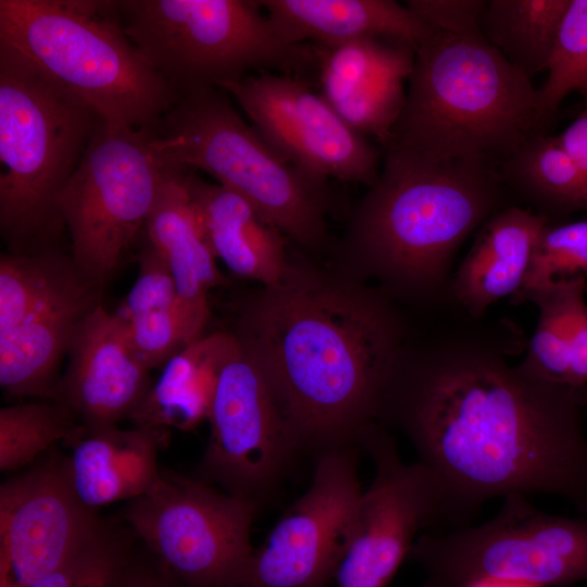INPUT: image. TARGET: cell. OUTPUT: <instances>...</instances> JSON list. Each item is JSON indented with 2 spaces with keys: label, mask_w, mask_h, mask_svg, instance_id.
Masks as SVG:
<instances>
[{
  "label": "cell",
  "mask_w": 587,
  "mask_h": 587,
  "mask_svg": "<svg viewBox=\"0 0 587 587\" xmlns=\"http://www.w3.org/2000/svg\"><path fill=\"white\" fill-rule=\"evenodd\" d=\"M587 387L511 365L496 342L452 333L405 355L376 423L403 434L467 522L492 498L550 495L587 516Z\"/></svg>",
  "instance_id": "cell-1"
},
{
  "label": "cell",
  "mask_w": 587,
  "mask_h": 587,
  "mask_svg": "<svg viewBox=\"0 0 587 587\" xmlns=\"http://www.w3.org/2000/svg\"><path fill=\"white\" fill-rule=\"evenodd\" d=\"M237 337L261 367L297 449L360 447L400 364L403 329L378 294L289 266L246 305Z\"/></svg>",
  "instance_id": "cell-2"
},
{
  "label": "cell",
  "mask_w": 587,
  "mask_h": 587,
  "mask_svg": "<svg viewBox=\"0 0 587 587\" xmlns=\"http://www.w3.org/2000/svg\"><path fill=\"white\" fill-rule=\"evenodd\" d=\"M376 180L351 220L346 246L396 287L436 294L450 285L466 237L505 205L496 165L383 149Z\"/></svg>",
  "instance_id": "cell-3"
},
{
  "label": "cell",
  "mask_w": 587,
  "mask_h": 587,
  "mask_svg": "<svg viewBox=\"0 0 587 587\" xmlns=\"http://www.w3.org/2000/svg\"><path fill=\"white\" fill-rule=\"evenodd\" d=\"M550 118L539 91L483 36L434 30L417 46L386 145L436 160L498 165Z\"/></svg>",
  "instance_id": "cell-4"
},
{
  "label": "cell",
  "mask_w": 587,
  "mask_h": 587,
  "mask_svg": "<svg viewBox=\"0 0 587 587\" xmlns=\"http://www.w3.org/2000/svg\"><path fill=\"white\" fill-rule=\"evenodd\" d=\"M0 42L111 124L153 127L179 99L125 35L113 1L0 0Z\"/></svg>",
  "instance_id": "cell-5"
},
{
  "label": "cell",
  "mask_w": 587,
  "mask_h": 587,
  "mask_svg": "<svg viewBox=\"0 0 587 587\" xmlns=\"http://www.w3.org/2000/svg\"><path fill=\"white\" fill-rule=\"evenodd\" d=\"M99 114L0 42V227L15 253L58 234V198Z\"/></svg>",
  "instance_id": "cell-6"
},
{
  "label": "cell",
  "mask_w": 587,
  "mask_h": 587,
  "mask_svg": "<svg viewBox=\"0 0 587 587\" xmlns=\"http://www.w3.org/2000/svg\"><path fill=\"white\" fill-rule=\"evenodd\" d=\"M152 142L165 165L211 175L297 243L314 249L326 242L328 183L276 152L224 90L182 96L152 127Z\"/></svg>",
  "instance_id": "cell-7"
},
{
  "label": "cell",
  "mask_w": 587,
  "mask_h": 587,
  "mask_svg": "<svg viewBox=\"0 0 587 587\" xmlns=\"http://www.w3.org/2000/svg\"><path fill=\"white\" fill-rule=\"evenodd\" d=\"M113 8L125 35L179 98L252 74L313 75V46L285 43L260 0H123Z\"/></svg>",
  "instance_id": "cell-8"
},
{
  "label": "cell",
  "mask_w": 587,
  "mask_h": 587,
  "mask_svg": "<svg viewBox=\"0 0 587 587\" xmlns=\"http://www.w3.org/2000/svg\"><path fill=\"white\" fill-rule=\"evenodd\" d=\"M165 165L152 127L99 118L84 154L58 198L72 261L91 287L105 282L145 229Z\"/></svg>",
  "instance_id": "cell-9"
},
{
  "label": "cell",
  "mask_w": 587,
  "mask_h": 587,
  "mask_svg": "<svg viewBox=\"0 0 587 587\" xmlns=\"http://www.w3.org/2000/svg\"><path fill=\"white\" fill-rule=\"evenodd\" d=\"M503 500L483 524L416 539L409 558L426 574L423 587H467L483 579L538 587L587 582V516L547 513L524 495Z\"/></svg>",
  "instance_id": "cell-10"
},
{
  "label": "cell",
  "mask_w": 587,
  "mask_h": 587,
  "mask_svg": "<svg viewBox=\"0 0 587 587\" xmlns=\"http://www.w3.org/2000/svg\"><path fill=\"white\" fill-rule=\"evenodd\" d=\"M260 504L197 477L161 470L124 517L180 587H232L253 554Z\"/></svg>",
  "instance_id": "cell-11"
},
{
  "label": "cell",
  "mask_w": 587,
  "mask_h": 587,
  "mask_svg": "<svg viewBox=\"0 0 587 587\" xmlns=\"http://www.w3.org/2000/svg\"><path fill=\"white\" fill-rule=\"evenodd\" d=\"M360 447L372 458L375 473L362 492L352 538L334 579L337 587H387L421 535L469 522L429 469L401 459L385 426L373 424Z\"/></svg>",
  "instance_id": "cell-12"
},
{
  "label": "cell",
  "mask_w": 587,
  "mask_h": 587,
  "mask_svg": "<svg viewBox=\"0 0 587 587\" xmlns=\"http://www.w3.org/2000/svg\"><path fill=\"white\" fill-rule=\"evenodd\" d=\"M208 420L195 477L261 504L299 451L261 367L234 334L222 333Z\"/></svg>",
  "instance_id": "cell-13"
},
{
  "label": "cell",
  "mask_w": 587,
  "mask_h": 587,
  "mask_svg": "<svg viewBox=\"0 0 587 587\" xmlns=\"http://www.w3.org/2000/svg\"><path fill=\"white\" fill-rule=\"evenodd\" d=\"M357 448L316 457L310 487L253 551L232 587H327L352 538L362 496Z\"/></svg>",
  "instance_id": "cell-14"
},
{
  "label": "cell",
  "mask_w": 587,
  "mask_h": 587,
  "mask_svg": "<svg viewBox=\"0 0 587 587\" xmlns=\"http://www.w3.org/2000/svg\"><path fill=\"white\" fill-rule=\"evenodd\" d=\"M221 89L276 152L314 178L367 187L376 180L380 150L342 121L310 79L259 73Z\"/></svg>",
  "instance_id": "cell-15"
},
{
  "label": "cell",
  "mask_w": 587,
  "mask_h": 587,
  "mask_svg": "<svg viewBox=\"0 0 587 587\" xmlns=\"http://www.w3.org/2000/svg\"><path fill=\"white\" fill-rule=\"evenodd\" d=\"M75 495L65 458L53 457L0 487V587H27L60 567L100 530Z\"/></svg>",
  "instance_id": "cell-16"
},
{
  "label": "cell",
  "mask_w": 587,
  "mask_h": 587,
  "mask_svg": "<svg viewBox=\"0 0 587 587\" xmlns=\"http://www.w3.org/2000/svg\"><path fill=\"white\" fill-rule=\"evenodd\" d=\"M66 373L55 398L85 428L116 425L132 417L151 386L125 327L102 305H93L79 321L71 339Z\"/></svg>",
  "instance_id": "cell-17"
},
{
  "label": "cell",
  "mask_w": 587,
  "mask_h": 587,
  "mask_svg": "<svg viewBox=\"0 0 587 587\" xmlns=\"http://www.w3.org/2000/svg\"><path fill=\"white\" fill-rule=\"evenodd\" d=\"M312 46L317 91L352 129L383 148L404 103L415 48L389 38Z\"/></svg>",
  "instance_id": "cell-18"
},
{
  "label": "cell",
  "mask_w": 587,
  "mask_h": 587,
  "mask_svg": "<svg viewBox=\"0 0 587 587\" xmlns=\"http://www.w3.org/2000/svg\"><path fill=\"white\" fill-rule=\"evenodd\" d=\"M145 232L174 280L190 345L202 337L209 291L222 284L223 277L185 188L183 168H166Z\"/></svg>",
  "instance_id": "cell-19"
},
{
  "label": "cell",
  "mask_w": 587,
  "mask_h": 587,
  "mask_svg": "<svg viewBox=\"0 0 587 587\" xmlns=\"http://www.w3.org/2000/svg\"><path fill=\"white\" fill-rule=\"evenodd\" d=\"M183 180L215 259L237 276L272 286L289 270L283 233L235 191L183 168Z\"/></svg>",
  "instance_id": "cell-20"
},
{
  "label": "cell",
  "mask_w": 587,
  "mask_h": 587,
  "mask_svg": "<svg viewBox=\"0 0 587 587\" xmlns=\"http://www.w3.org/2000/svg\"><path fill=\"white\" fill-rule=\"evenodd\" d=\"M167 429L108 425L85 428L65 457L71 486L83 504L95 510L120 500H134L157 482L158 452Z\"/></svg>",
  "instance_id": "cell-21"
},
{
  "label": "cell",
  "mask_w": 587,
  "mask_h": 587,
  "mask_svg": "<svg viewBox=\"0 0 587 587\" xmlns=\"http://www.w3.org/2000/svg\"><path fill=\"white\" fill-rule=\"evenodd\" d=\"M548 218L517 205L491 215L450 280L449 296L472 320L523 287L533 250Z\"/></svg>",
  "instance_id": "cell-22"
},
{
  "label": "cell",
  "mask_w": 587,
  "mask_h": 587,
  "mask_svg": "<svg viewBox=\"0 0 587 587\" xmlns=\"http://www.w3.org/2000/svg\"><path fill=\"white\" fill-rule=\"evenodd\" d=\"M287 45L334 46L389 38L415 49L433 32L407 4L394 0H260Z\"/></svg>",
  "instance_id": "cell-23"
},
{
  "label": "cell",
  "mask_w": 587,
  "mask_h": 587,
  "mask_svg": "<svg viewBox=\"0 0 587 587\" xmlns=\"http://www.w3.org/2000/svg\"><path fill=\"white\" fill-rule=\"evenodd\" d=\"M96 304L70 302L24 317L0 332V385L11 396H55L53 377L74 330Z\"/></svg>",
  "instance_id": "cell-24"
},
{
  "label": "cell",
  "mask_w": 587,
  "mask_h": 587,
  "mask_svg": "<svg viewBox=\"0 0 587 587\" xmlns=\"http://www.w3.org/2000/svg\"><path fill=\"white\" fill-rule=\"evenodd\" d=\"M221 340L202 336L173 355L132 415L135 426L188 430L208 419Z\"/></svg>",
  "instance_id": "cell-25"
},
{
  "label": "cell",
  "mask_w": 587,
  "mask_h": 587,
  "mask_svg": "<svg viewBox=\"0 0 587 587\" xmlns=\"http://www.w3.org/2000/svg\"><path fill=\"white\" fill-rule=\"evenodd\" d=\"M138 261L137 279L115 313L139 358L151 370L164 365L188 342L174 280L147 240Z\"/></svg>",
  "instance_id": "cell-26"
},
{
  "label": "cell",
  "mask_w": 587,
  "mask_h": 587,
  "mask_svg": "<svg viewBox=\"0 0 587 587\" xmlns=\"http://www.w3.org/2000/svg\"><path fill=\"white\" fill-rule=\"evenodd\" d=\"M497 171L508 189L548 218L587 210V180L557 136L535 135L505 157Z\"/></svg>",
  "instance_id": "cell-27"
},
{
  "label": "cell",
  "mask_w": 587,
  "mask_h": 587,
  "mask_svg": "<svg viewBox=\"0 0 587 587\" xmlns=\"http://www.w3.org/2000/svg\"><path fill=\"white\" fill-rule=\"evenodd\" d=\"M91 288L72 259L54 251L41 249L1 255L0 332L30 314L92 298Z\"/></svg>",
  "instance_id": "cell-28"
},
{
  "label": "cell",
  "mask_w": 587,
  "mask_h": 587,
  "mask_svg": "<svg viewBox=\"0 0 587 587\" xmlns=\"http://www.w3.org/2000/svg\"><path fill=\"white\" fill-rule=\"evenodd\" d=\"M570 0H489L483 38L529 79L547 71Z\"/></svg>",
  "instance_id": "cell-29"
},
{
  "label": "cell",
  "mask_w": 587,
  "mask_h": 587,
  "mask_svg": "<svg viewBox=\"0 0 587 587\" xmlns=\"http://www.w3.org/2000/svg\"><path fill=\"white\" fill-rule=\"evenodd\" d=\"M586 286L585 276L563 278L512 298L514 303L530 301L539 311L536 329L521 363L537 377L569 386L570 328L576 308L585 300Z\"/></svg>",
  "instance_id": "cell-30"
},
{
  "label": "cell",
  "mask_w": 587,
  "mask_h": 587,
  "mask_svg": "<svg viewBox=\"0 0 587 587\" xmlns=\"http://www.w3.org/2000/svg\"><path fill=\"white\" fill-rule=\"evenodd\" d=\"M75 420V414L60 402H24L1 408L0 470L24 467L58 441L73 445L83 433V425Z\"/></svg>",
  "instance_id": "cell-31"
},
{
  "label": "cell",
  "mask_w": 587,
  "mask_h": 587,
  "mask_svg": "<svg viewBox=\"0 0 587 587\" xmlns=\"http://www.w3.org/2000/svg\"><path fill=\"white\" fill-rule=\"evenodd\" d=\"M547 71L538 91L542 111L551 120L570 92L587 95V0H570Z\"/></svg>",
  "instance_id": "cell-32"
},
{
  "label": "cell",
  "mask_w": 587,
  "mask_h": 587,
  "mask_svg": "<svg viewBox=\"0 0 587 587\" xmlns=\"http://www.w3.org/2000/svg\"><path fill=\"white\" fill-rule=\"evenodd\" d=\"M127 565L126 537L102 525L70 560L27 587H114Z\"/></svg>",
  "instance_id": "cell-33"
},
{
  "label": "cell",
  "mask_w": 587,
  "mask_h": 587,
  "mask_svg": "<svg viewBox=\"0 0 587 587\" xmlns=\"http://www.w3.org/2000/svg\"><path fill=\"white\" fill-rule=\"evenodd\" d=\"M587 275V220L547 223L536 240L522 289Z\"/></svg>",
  "instance_id": "cell-34"
},
{
  "label": "cell",
  "mask_w": 587,
  "mask_h": 587,
  "mask_svg": "<svg viewBox=\"0 0 587 587\" xmlns=\"http://www.w3.org/2000/svg\"><path fill=\"white\" fill-rule=\"evenodd\" d=\"M485 0H409L407 7L432 29L478 36Z\"/></svg>",
  "instance_id": "cell-35"
},
{
  "label": "cell",
  "mask_w": 587,
  "mask_h": 587,
  "mask_svg": "<svg viewBox=\"0 0 587 587\" xmlns=\"http://www.w3.org/2000/svg\"><path fill=\"white\" fill-rule=\"evenodd\" d=\"M567 385L587 387V304L582 301L575 310L569 335Z\"/></svg>",
  "instance_id": "cell-36"
},
{
  "label": "cell",
  "mask_w": 587,
  "mask_h": 587,
  "mask_svg": "<svg viewBox=\"0 0 587 587\" xmlns=\"http://www.w3.org/2000/svg\"><path fill=\"white\" fill-rule=\"evenodd\" d=\"M580 114L557 136L559 143L576 163L587 180V95Z\"/></svg>",
  "instance_id": "cell-37"
},
{
  "label": "cell",
  "mask_w": 587,
  "mask_h": 587,
  "mask_svg": "<svg viewBox=\"0 0 587 587\" xmlns=\"http://www.w3.org/2000/svg\"><path fill=\"white\" fill-rule=\"evenodd\" d=\"M114 587H177L170 578L127 565Z\"/></svg>",
  "instance_id": "cell-38"
},
{
  "label": "cell",
  "mask_w": 587,
  "mask_h": 587,
  "mask_svg": "<svg viewBox=\"0 0 587 587\" xmlns=\"http://www.w3.org/2000/svg\"><path fill=\"white\" fill-rule=\"evenodd\" d=\"M467 587H538V586L519 583V582H511V580L483 579Z\"/></svg>",
  "instance_id": "cell-39"
},
{
  "label": "cell",
  "mask_w": 587,
  "mask_h": 587,
  "mask_svg": "<svg viewBox=\"0 0 587 587\" xmlns=\"http://www.w3.org/2000/svg\"><path fill=\"white\" fill-rule=\"evenodd\" d=\"M177 587H179V586L177 585Z\"/></svg>",
  "instance_id": "cell-40"
}]
</instances>
